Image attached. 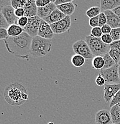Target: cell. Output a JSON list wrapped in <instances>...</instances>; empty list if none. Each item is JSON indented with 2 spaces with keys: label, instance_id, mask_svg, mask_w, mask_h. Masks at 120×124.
<instances>
[{
  "label": "cell",
  "instance_id": "cell-1",
  "mask_svg": "<svg viewBox=\"0 0 120 124\" xmlns=\"http://www.w3.org/2000/svg\"><path fill=\"white\" fill-rule=\"evenodd\" d=\"M32 37L26 32L15 37H9L4 40L5 46L7 51L15 56L23 59L29 60Z\"/></svg>",
  "mask_w": 120,
  "mask_h": 124
},
{
  "label": "cell",
  "instance_id": "cell-2",
  "mask_svg": "<svg viewBox=\"0 0 120 124\" xmlns=\"http://www.w3.org/2000/svg\"><path fill=\"white\" fill-rule=\"evenodd\" d=\"M4 96L6 101L14 106L22 105L29 99L26 88L20 83H13L7 86Z\"/></svg>",
  "mask_w": 120,
  "mask_h": 124
},
{
  "label": "cell",
  "instance_id": "cell-3",
  "mask_svg": "<svg viewBox=\"0 0 120 124\" xmlns=\"http://www.w3.org/2000/svg\"><path fill=\"white\" fill-rule=\"evenodd\" d=\"M52 48V42L39 36L32 38L30 54L35 58L41 57L49 53Z\"/></svg>",
  "mask_w": 120,
  "mask_h": 124
},
{
  "label": "cell",
  "instance_id": "cell-4",
  "mask_svg": "<svg viewBox=\"0 0 120 124\" xmlns=\"http://www.w3.org/2000/svg\"><path fill=\"white\" fill-rule=\"evenodd\" d=\"M85 41L88 45L91 53L95 56H103L108 53L111 49L110 45L104 44L101 38L88 35L86 37Z\"/></svg>",
  "mask_w": 120,
  "mask_h": 124
},
{
  "label": "cell",
  "instance_id": "cell-5",
  "mask_svg": "<svg viewBox=\"0 0 120 124\" xmlns=\"http://www.w3.org/2000/svg\"><path fill=\"white\" fill-rule=\"evenodd\" d=\"M72 48L75 54L81 55L87 60L91 59L94 56L88 45L84 40L81 39L76 41L72 45Z\"/></svg>",
  "mask_w": 120,
  "mask_h": 124
},
{
  "label": "cell",
  "instance_id": "cell-6",
  "mask_svg": "<svg viewBox=\"0 0 120 124\" xmlns=\"http://www.w3.org/2000/svg\"><path fill=\"white\" fill-rule=\"evenodd\" d=\"M118 64L109 69L101 70L100 73L104 78L106 84H118L120 80Z\"/></svg>",
  "mask_w": 120,
  "mask_h": 124
},
{
  "label": "cell",
  "instance_id": "cell-7",
  "mask_svg": "<svg viewBox=\"0 0 120 124\" xmlns=\"http://www.w3.org/2000/svg\"><path fill=\"white\" fill-rule=\"evenodd\" d=\"M42 19L38 16L28 18V23L24 28V32H26L29 36L34 38L38 36V30Z\"/></svg>",
  "mask_w": 120,
  "mask_h": 124
},
{
  "label": "cell",
  "instance_id": "cell-8",
  "mask_svg": "<svg viewBox=\"0 0 120 124\" xmlns=\"http://www.w3.org/2000/svg\"><path fill=\"white\" fill-rule=\"evenodd\" d=\"M71 25V19L70 16H66L62 20L50 24L51 29L55 34H61L68 31Z\"/></svg>",
  "mask_w": 120,
  "mask_h": 124
},
{
  "label": "cell",
  "instance_id": "cell-9",
  "mask_svg": "<svg viewBox=\"0 0 120 124\" xmlns=\"http://www.w3.org/2000/svg\"><path fill=\"white\" fill-rule=\"evenodd\" d=\"M120 90V84H106L104 87V100L111 102L113 97Z\"/></svg>",
  "mask_w": 120,
  "mask_h": 124
},
{
  "label": "cell",
  "instance_id": "cell-10",
  "mask_svg": "<svg viewBox=\"0 0 120 124\" xmlns=\"http://www.w3.org/2000/svg\"><path fill=\"white\" fill-rule=\"evenodd\" d=\"M15 10L11 5H7L1 8V13L10 25L13 24H17L19 18L15 15Z\"/></svg>",
  "mask_w": 120,
  "mask_h": 124
},
{
  "label": "cell",
  "instance_id": "cell-11",
  "mask_svg": "<svg viewBox=\"0 0 120 124\" xmlns=\"http://www.w3.org/2000/svg\"><path fill=\"white\" fill-rule=\"evenodd\" d=\"M54 32L51 29L50 24L42 19L40 24L39 30H38V36L47 39L51 40L54 37Z\"/></svg>",
  "mask_w": 120,
  "mask_h": 124
},
{
  "label": "cell",
  "instance_id": "cell-12",
  "mask_svg": "<svg viewBox=\"0 0 120 124\" xmlns=\"http://www.w3.org/2000/svg\"><path fill=\"white\" fill-rule=\"evenodd\" d=\"M95 122L96 124H112V121L110 111L102 109L98 111L95 116Z\"/></svg>",
  "mask_w": 120,
  "mask_h": 124
},
{
  "label": "cell",
  "instance_id": "cell-13",
  "mask_svg": "<svg viewBox=\"0 0 120 124\" xmlns=\"http://www.w3.org/2000/svg\"><path fill=\"white\" fill-rule=\"evenodd\" d=\"M55 1H51V2L43 7L38 8V13L37 16L40 17L41 19H44L49 16L56 9L57 6L55 4Z\"/></svg>",
  "mask_w": 120,
  "mask_h": 124
},
{
  "label": "cell",
  "instance_id": "cell-14",
  "mask_svg": "<svg viewBox=\"0 0 120 124\" xmlns=\"http://www.w3.org/2000/svg\"><path fill=\"white\" fill-rule=\"evenodd\" d=\"M107 18V24H109L112 29L120 28V17L117 16L111 10L104 11Z\"/></svg>",
  "mask_w": 120,
  "mask_h": 124
},
{
  "label": "cell",
  "instance_id": "cell-15",
  "mask_svg": "<svg viewBox=\"0 0 120 124\" xmlns=\"http://www.w3.org/2000/svg\"><path fill=\"white\" fill-rule=\"evenodd\" d=\"M24 9L25 13V16L27 17H32L37 16L38 7L36 5V1L35 0H28L27 1Z\"/></svg>",
  "mask_w": 120,
  "mask_h": 124
},
{
  "label": "cell",
  "instance_id": "cell-16",
  "mask_svg": "<svg viewBox=\"0 0 120 124\" xmlns=\"http://www.w3.org/2000/svg\"><path fill=\"white\" fill-rule=\"evenodd\" d=\"M66 16L64 15L59 9L57 8L49 16L44 19L43 20L48 23L49 24H51L62 20Z\"/></svg>",
  "mask_w": 120,
  "mask_h": 124
},
{
  "label": "cell",
  "instance_id": "cell-17",
  "mask_svg": "<svg viewBox=\"0 0 120 124\" xmlns=\"http://www.w3.org/2000/svg\"><path fill=\"white\" fill-rule=\"evenodd\" d=\"M100 2V8L104 11H112L120 6V0H101Z\"/></svg>",
  "mask_w": 120,
  "mask_h": 124
},
{
  "label": "cell",
  "instance_id": "cell-18",
  "mask_svg": "<svg viewBox=\"0 0 120 124\" xmlns=\"http://www.w3.org/2000/svg\"><path fill=\"white\" fill-rule=\"evenodd\" d=\"M57 8L59 9L66 16H70L74 13L75 10V6L73 3V1L64 4L57 6Z\"/></svg>",
  "mask_w": 120,
  "mask_h": 124
},
{
  "label": "cell",
  "instance_id": "cell-19",
  "mask_svg": "<svg viewBox=\"0 0 120 124\" xmlns=\"http://www.w3.org/2000/svg\"><path fill=\"white\" fill-rule=\"evenodd\" d=\"M112 123L120 124V104L112 107L110 110Z\"/></svg>",
  "mask_w": 120,
  "mask_h": 124
},
{
  "label": "cell",
  "instance_id": "cell-20",
  "mask_svg": "<svg viewBox=\"0 0 120 124\" xmlns=\"http://www.w3.org/2000/svg\"><path fill=\"white\" fill-rule=\"evenodd\" d=\"M7 31L10 37H15L21 35L23 32H24V28L19 26L18 24H13L10 25L7 29Z\"/></svg>",
  "mask_w": 120,
  "mask_h": 124
},
{
  "label": "cell",
  "instance_id": "cell-21",
  "mask_svg": "<svg viewBox=\"0 0 120 124\" xmlns=\"http://www.w3.org/2000/svg\"><path fill=\"white\" fill-rule=\"evenodd\" d=\"M104 65L103 56H95L92 60L93 68L96 70H102Z\"/></svg>",
  "mask_w": 120,
  "mask_h": 124
},
{
  "label": "cell",
  "instance_id": "cell-22",
  "mask_svg": "<svg viewBox=\"0 0 120 124\" xmlns=\"http://www.w3.org/2000/svg\"><path fill=\"white\" fill-rule=\"evenodd\" d=\"M71 63L72 64L77 68H80L86 62V59L84 57L78 54H75L72 55L71 57Z\"/></svg>",
  "mask_w": 120,
  "mask_h": 124
},
{
  "label": "cell",
  "instance_id": "cell-23",
  "mask_svg": "<svg viewBox=\"0 0 120 124\" xmlns=\"http://www.w3.org/2000/svg\"><path fill=\"white\" fill-rule=\"evenodd\" d=\"M103 57H104V65L102 70L109 69V68H112V67H113V66L117 64V63H115V62L113 60V59H112L111 57L109 55V54L108 53L104 54V55H103Z\"/></svg>",
  "mask_w": 120,
  "mask_h": 124
},
{
  "label": "cell",
  "instance_id": "cell-24",
  "mask_svg": "<svg viewBox=\"0 0 120 124\" xmlns=\"http://www.w3.org/2000/svg\"><path fill=\"white\" fill-rule=\"evenodd\" d=\"M101 8L99 7H93L90 8L86 11V15L88 17L91 18L99 16V15L101 13Z\"/></svg>",
  "mask_w": 120,
  "mask_h": 124
},
{
  "label": "cell",
  "instance_id": "cell-25",
  "mask_svg": "<svg viewBox=\"0 0 120 124\" xmlns=\"http://www.w3.org/2000/svg\"><path fill=\"white\" fill-rule=\"evenodd\" d=\"M108 54L113 59V60L117 64H118L120 60V51L115 49L111 48Z\"/></svg>",
  "mask_w": 120,
  "mask_h": 124
},
{
  "label": "cell",
  "instance_id": "cell-26",
  "mask_svg": "<svg viewBox=\"0 0 120 124\" xmlns=\"http://www.w3.org/2000/svg\"><path fill=\"white\" fill-rule=\"evenodd\" d=\"M27 1L26 0H19V1H15V0H11V6H12L15 10L18 8H24L25 6Z\"/></svg>",
  "mask_w": 120,
  "mask_h": 124
},
{
  "label": "cell",
  "instance_id": "cell-27",
  "mask_svg": "<svg viewBox=\"0 0 120 124\" xmlns=\"http://www.w3.org/2000/svg\"><path fill=\"white\" fill-rule=\"evenodd\" d=\"M90 35L93 37H95V38H101L102 36L103 35L101 28L99 26L96 27V28H92L91 30V32H90Z\"/></svg>",
  "mask_w": 120,
  "mask_h": 124
},
{
  "label": "cell",
  "instance_id": "cell-28",
  "mask_svg": "<svg viewBox=\"0 0 120 124\" xmlns=\"http://www.w3.org/2000/svg\"><path fill=\"white\" fill-rule=\"evenodd\" d=\"M110 35L113 41L120 40V28L112 29Z\"/></svg>",
  "mask_w": 120,
  "mask_h": 124
},
{
  "label": "cell",
  "instance_id": "cell-29",
  "mask_svg": "<svg viewBox=\"0 0 120 124\" xmlns=\"http://www.w3.org/2000/svg\"><path fill=\"white\" fill-rule=\"evenodd\" d=\"M119 104H120V90L115 94V96L113 97V99H112V100L111 101L109 107L111 108L112 107Z\"/></svg>",
  "mask_w": 120,
  "mask_h": 124
},
{
  "label": "cell",
  "instance_id": "cell-30",
  "mask_svg": "<svg viewBox=\"0 0 120 124\" xmlns=\"http://www.w3.org/2000/svg\"><path fill=\"white\" fill-rule=\"evenodd\" d=\"M10 26V24L7 22L6 19L2 15L1 13H0V28H4V29H7L8 27Z\"/></svg>",
  "mask_w": 120,
  "mask_h": 124
},
{
  "label": "cell",
  "instance_id": "cell-31",
  "mask_svg": "<svg viewBox=\"0 0 120 124\" xmlns=\"http://www.w3.org/2000/svg\"><path fill=\"white\" fill-rule=\"evenodd\" d=\"M102 41L107 45H111L113 42L110 34H103L101 38Z\"/></svg>",
  "mask_w": 120,
  "mask_h": 124
},
{
  "label": "cell",
  "instance_id": "cell-32",
  "mask_svg": "<svg viewBox=\"0 0 120 124\" xmlns=\"http://www.w3.org/2000/svg\"><path fill=\"white\" fill-rule=\"evenodd\" d=\"M89 25L91 27L96 28L99 26V16L91 18L89 19Z\"/></svg>",
  "mask_w": 120,
  "mask_h": 124
},
{
  "label": "cell",
  "instance_id": "cell-33",
  "mask_svg": "<svg viewBox=\"0 0 120 124\" xmlns=\"http://www.w3.org/2000/svg\"><path fill=\"white\" fill-rule=\"evenodd\" d=\"M28 23V17L26 16H24V17H22L19 18L18 19V21H17V24L20 26L21 28H24L27 25Z\"/></svg>",
  "mask_w": 120,
  "mask_h": 124
},
{
  "label": "cell",
  "instance_id": "cell-34",
  "mask_svg": "<svg viewBox=\"0 0 120 124\" xmlns=\"http://www.w3.org/2000/svg\"><path fill=\"white\" fill-rule=\"evenodd\" d=\"M99 27L102 28L104 24H107V18L104 12L101 13L99 16Z\"/></svg>",
  "mask_w": 120,
  "mask_h": 124
},
{
  "label": "cell",
  "instance_id": "cell-35",
  "mask_svg": "<svg viewBox=\"0 0 120 124\" xmlns=\"http://www.w3.org/2000/svg\"><path fill=\"white\" fill-rule=\"evenodd\" d=\"M95 82H96V84L98 86H104V85H105V83L106 81L104 80V78L102 76V75L100 73H99L98 75V76L97 77V78L95 79Z\"/></svg>",
  "mask_w": 120,
  "mask_h": 124
},
{
  "label": "cell",
  "instance_id": "cell-36",
  "mask_svg": "<svg viewBox=\"0 0 120 124\" xmlns=\"http://www.w3.org/2000/svg\"><path fill=\"white\" fill-rule=\"evenodd\" d=\"M9 35L7 29L0 28V39L1 40H6L9 38Z\"/></svg>",
  "mask_w": 120,
  "mask_h": 124
},
{
  "label": "cell",
  "instance_id": "cell-37",
  "mask_svg": "<svg viewBox=\"0 0 120 124\" xmlns=\"http://www.w3.org/2000/svg\"><path fill=\"white\" fill-rule=\"evenodd\" d=\"M51 2L50 0H37L36 1V5L37 7H43L48 5Z\"/></svg>",
  "mask_w": 120,
  "mask_h": 124
},
{
  "label": "cell",
  "instance_id": "cell-38",
  "mask_svg": "<svg viewBox=\"0 0 120 124\" xmlns=\"http://www.w3.org/2000/svg\"><path fill=\"white\" fill-rule=\"evenodd\" d=\"M103 34H110L112 31V28L108 24H104L101 28Z\"/></svg>",
  "mask_w": 120,
  "mask_h": 124
},
{
  "label": "cell",
  "instance_id": "cell-39",
  "mask_svg": "<svg viewBox=\"0 0 120 124\" xmlns=\"http://www.w3.org/2000/svg\"><path fill=\"white\" fill-rule=\"evenodd\" d=\"M15 15L18 18H20L22 17L25 16V13H24V8H18L15 10Z\"/></svg>",
  "mask_w": 120,
  "mask_h": 124
},
{
  "label": "cell",
  "instance_id": "cell-40",
  "mask_svg": "<svg viewBox=\"0 0 120 124\" xmlns=\"http://www.w3.org/2000/svg\"><path fill=\"white\" fill-rule=\"evenodd\" d=\"M110 48H111L115 49V50H117L120 51V40L113 41L110 45Z\"/></svg>",
  "mask_w": 120,
  "mask_h": 124
},
{
  "label": "cell",
  "instance_id": "cell-41",
  "mask_svg": "<svg viewBox=\"0 0 120 124\" xmlns=\"http://www.w3.org/2000/svg\"><path fill=\"white\" fill-rule=\"evenodd\" d=\"M72 1H72V0H55L54 3L56 6H60V5L68 3V2H72Z\"/></svg>",
  "mask_w": 120,
  "mask_h": 124
},
{
  "label": "cell",
  "instance_id": "cell-42",
  "mask_svg": "<svg viewBox=\"0 0 120 124\" xmlns=\"http://www.w3.org/2000/svg\"><path fill=\"white\" fill-rule=\"evenodd\" d=\"M112 11H113L116 15L118 16V17H120V6H118V7L115 8V9H113V10H112Z\"/></svg>",
  "mask_w": 120,
  "mask_h": 124
},
{
  "label": "cell",
  "instance_id": "cell-43",
  "mask_svg": "<svg viewBox=\"0 0 120 124\" xmlns=\"http://www.w3.org/2000/svg\"><path fill=\"white\" fill-rule=\"evenodd\" d=\"M118 73H119V78L120 79V66L118 67Z\"/></svg>",
  "mask_w": 120,
  "mask_h": 124
},
{
  "label": "cell",
  "instance_id": "cell-44",
  "mask_svg": "<svg viewBox=\"0 0 120 124\" xmlns=\"http://www.w3.org/2000/svg\"><path fill=\"white\" fill-rule=\"evenodd\" d=\"M48 124H54V122H49V123H48Z\"/></svg>",
  "mask_w": 120,
  "mask_h": 124
},
{
  "label": "cell",
  "instance_id": "cell-45",
  "mask_svg": "<svg viewBox=\"0 0 120 124\" xmlns=\"http://www.w3.org/2000/svg\"><path fill=\"white\" fill-rule=\"evenodd\" d=\"M118 65H119V66H120V61H119V62H118Z\"/></svg>",
  "mask_w": 120,
  "mask_h": 124
},
{
  "label": "cell",
  "instance_id": "cell-46",
  "mask_svg": "<svg viewBox=\"0 0 120 124\" xmlns=\"http://www.w3.org/2000/svg\"></svg>",
  "mask_w": 120,
  "mask_h": 124
}]
</instances>
